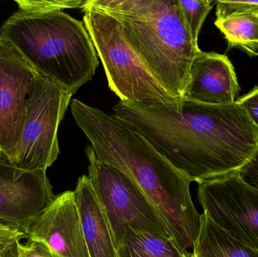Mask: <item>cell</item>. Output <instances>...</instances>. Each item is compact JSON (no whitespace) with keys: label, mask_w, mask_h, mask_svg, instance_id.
<instances>
[{"label":"cell","mask_w":258,"mask_h":257,"mask_svg":"<svg viewBox=\"0 0 258 257\" xmlns=\"http://www.w3.org/2000/svg\"><path fill=\"white\" fill-rule=\"evenodd\" d=\"M113 115L197 184L239 172L258 149V127L239 102L119 101Z\"/></svg>","instance_id":"obj_1"},{"label":"cell","mask_w":258,"mask_h":257,"mask_svg":"<svg viewBox=\"0 0 258 257\" xmlns=\"http://www.w3.org/2000/svg\"><path fill=\"white\" fill-rule=\"evenodd\" d=\"M71 113L97 158L120 170L150 201L170 238L189 252L200 235L201 214L190 194L192 181L122 120L74 99Z\"/></svg>","instance_id":"obj_2"},{"label":"cell","mask_w":258,"mask_h":257,"mask_svg":"<svg viewBox=\"0 0 258 257\" xmlns=\"http://www.w3.org/2000/svg\"><path fill=\"white\" fill-rule=\"evenodd\" d=\"M122 24L132 48L156 79L183 99L191 66L200 51L191 39L177 0H92Z\"/></svg>","instance_id":"obj_3"},{"label":"cell","mask_w":258,"mask_h":257,"mask_svg":"<svg viewBox=\"0 0 258 257\" xmlns=\"http://www.w3.org/2000/svg\"><path fill=\"white\" fill-rule=\"evenodd\" d=\"M0 36L10 42L36 72L73 95L93 78L99 65L84 23L63 11L18 10L3 23Z\"/></svg>","instance_id":"obj_4"},{"label":"cell","mask_w":258,"mask_h":257,"mask_svg":"<svg viewBox=\"0 0 258 257\" xmlns=\"http://www.w3.org/2000/svg\"><path fill=\"white\" fill-rule=\"evenodd\" d=\"M83 23L99 56L110 90L121 101H157L174 104L178 100L156 79L145 62L129 43L117 18L85 1Z\"/></svg>","instance_id":"obj_5"},{"label":"cell","mask_w":258,"mask_h":257,"mask_svg":"<svg viewBox=\"0 0 258 257\" xmlns=\"http://www.w3.org/2000/svg\"><path fill=\"white\" fill-rule=\"evenodd\" d=\"M73 94L36 72L27 99L22 135L12 164L24 172L47 170L60 154L57 131Z\"/></svg>","instance_id":"obj_6"},{"label":"cell","mask_w":258,"mask_h":257,"mask_svg":"<svg viewBox=\"0 0 258 257\" xmlns=\"http://www.w3.org/2000/svg\"><path fill=\"white\" fill-rule=\"evenodd\" d=\"M86 153L89 160L88 176L107 217L116 247L127 228L170 238L150 201L128 177L99 161L90 145L86 148Z\"/></svg>","instance_id":"obj_7"},{"label":"cell","mask_w":258,"mask_h":257,"mask_svg":"<svg viewBox=\"0 0 258 257\" xmlns=\"http://www.w3.org/2000/svg\"><path fill=\"white\" fill-rule=\"evenodd\" d=\"M198 185L203 213L230 236L258 251V190L239 172Z\"/></svg>","instance_id":"obj_8"},{"label":"cell","mask_w":258,"mask_h":257,"mask_svg":"<svg viewBox=\"0 0 258 257\" xmlns=\"http://www.w3.org/2000/svg\"><path fill=\"white\" fill-rule=\"evenodd\" d=\"M35 74L22 54L0 36V152L11 162L22 135Z\"/></svg>","instance_id":"obj_9"},{"label":"cell","mask_w":258,"mask_h":257,"mask_svg":"<svg viewBox=\"0 0 258 257\" xmlns=\"http://www.w3.org/2000/svg\"><path fill=\"white\" fill-rule=\"evenodd\" d=\"M55 197L46 170L24 172L0 152V222L26 235Z\"/></svg>","instance_id":"obj_10"},{"label":"cell","mask_w":258,"mask_h":257,"mask_svg":"<svg viewBox=\"0 0 258 257\" xmlns=\"http://www.w3.org/2000/svg\"><path fill=\"white\" fill-rule=\"evenodd\" d=\"M26 237L43 244L52 257H90L74 191L56 196L30 225Z\"/></svg>","instance_id":"obj_11"},{"label":"cell","mask_w":258,"mask_h":257,"mask_svg":"<svg viewBox=\"0 0 258 257\" xmlns=\"http://www.w3.org/2000/svg\"><path fill=\"white\" fill-rule=\"evenodd\" d=\"M241 89L234 66L224 54L200 50L191 66L183 99L211 105L233 104Z\"/></svg>","instance_id":"obj_12"},{"label":"cell","mask_w":258,"mask_h":257,"mask_svg":"<svg viewBox=\"0 0 258 257\" xmlns=\"http://www.w3.org/2000/svg\"><path fill=\"white\" fill-rule=\"evenodd\" d=\"M74 195L90 257H117L111 229L89 176L79 178Z\"/></svg>","instance_id":"obj_13"},{"label":"cell","mask_w":258,"mask_h":257,"mask_svg":"<svg viewBox=\"0 0 258 257\" xmlns=\"http://www.w3.org/2000/svg\"><path fill=\"white\" fill-rule=\"evenodd\" d=\"M192 254L195 257H258V251L230 236L203 213L200 235Z\"/></svg>","instance_id":"obj_14"},{"label":"cell","mask_w":258,"mask_h":257,"mask_svg":"<svg viewBox=\"0 0 258 257\" xmlns=\"http://www.w3.org/2000/svg\"><path fill=\"white\" fill-rule=\"evenodd\" d=\"M183 252L170 238L125 229V235L117 247V257H191Z\"/></svg>","instance_id":"obj_15"},{"label":"cell","mask_w":258,"mask_h":257,"mask_svg":"<svg viewBox=\"0 0 258 257\" xmlns=\"http://www.w3.org/2000/svg\"><path fill=\"white\" fill-rule=\"evenodd\" d=\"M215 25L224 35L230 48L236 47L251 56H258V15H232L217 19Z\"/></svg>","instance_id":"obj_16"},{"label":"cell","mask_w":258,"mask_h":257,"mask_svg":"<svg viewBox=\"0 0 258 257\" xmlns=\"http://www.w3.org/2000/svg\"><path fill=\"white\" fill-rule=\"evenodd\" d=\"M177 3L191 39L196 45H198L199 36L203 23L216 2L212 0H177Z\"/></svg>","instance_id":"obj_17"},{"label":"cell","mask_w":258,"mask_h":257,"mask_svg":"<svg viewBox=\"0 0 258 257\" xmlns=\"http://www.w3.org/2000/svg\"><path fill=\"white\" fill-rule=\"evenodd\" d=\"M18 10L30 12H50L80 8L82 0H17Z\"/></svg>","instance_id":"obj_18"},{"label":"cell","mask_w":258,"mask_h":257,"mask_svg":"<svg viewBox=\"0 0 258 257\" xmlns=\"http://www.w3.org/2000/svg\"><path fill=\"white\" fill-rule=\"evenodd\" d=\"M25 233L0 222V257H20L21 240Z\"/></svg>","instance_id":"obj_19"},{"label":"cell","mask_w":258,"mask_h":257,"mask_svg":"<svg viewBox=\"0 0 258 257\" xmlns=\"http://www.w3.org/2000/svg\"><path fill=\"white\" fill-rule=\"evenodd\" d=\"M253 14L258 15V1L216 2L217 19H222L232 15Z\"/></svg>","instance_id":"obj_20"},{"label":"cell","mask_w":258,"mask_h":257,"mask_svg":"<svg viewBox=\"0 0 258 257\" xmlns=\"http://www.w3.org/2000/svg\"><path fill=\"white\" fill-rule=\"evenodd\" d=\"M239 174L246 184L258 190V149L254 156L239 170Z\"/></svg>","instance_id":"obj_21"},{"label":"cell","mask_w":258,"mask_h":257,"mask_svg":"<svg viewBox=\"0 0 258 257\" xmlns=\"http://www.w3.org/2000/svg\"><path fill=\"white\" fill-rule=\"evenodd\" d=\"M237 102L245 109L250 118L258 127V86L249 93L239 98Z\"/></svg>","instance_id":"obj_22"},{"label":"cell","mask_w":258,"mask_h":257,"mask_svg":"<svg viewBox=\"0 0 258 257\" xmlns=\"http://www.w3.org/2000/svg\"><path fill=\"white\" fill-rule=\"evenodd\" d=\"M20 257H52L48 249L37 241H28L20 244Z\"/></svg>","instance_id":"obj_23"},{"label":"cell","mask_w":258,"mask_h":257,"mask_svg":"<svg viewBox=\"0 0 258 257\" xmlns=\"http://www.w3.org/2000/svg\"><path fill=\"white\" fill-rule=\"evenodd\" d=\"M191 257H195V256H194V255L191 254Z\"/></svg>","instance_id":"obj_24"}]
</instances>
